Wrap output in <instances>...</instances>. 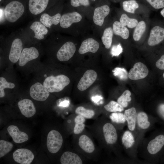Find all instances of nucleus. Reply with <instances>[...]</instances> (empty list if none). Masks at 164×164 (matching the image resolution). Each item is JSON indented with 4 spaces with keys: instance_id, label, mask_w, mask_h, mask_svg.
Masks as SVG:
<instances>
[{
    "instance_id": "1",
    "label": "nucleus",
    "mask_w": 164,
    "mask_h": 164,
    "mask_svg": "<svg viewBox=\"0 0 164 164\" xmlns=\"http://www.w3.org/2000/svg\"><path fill=\"white\" fill-rule=\"evenodd\" d=\"M89 127L92 134L101 145L111 148L117 144L118 133L116 127L111 121L99 118Z\"/></svg>"
},
{
    "instance_id": "2",
    "label": "nucleus",
    "mask_w": 164,
    "mask_h": 164,
    "mask_svg": "<svg viewBox=\"0 0 164 164\" xmlns=\"http://www.w3.org/2000/svg\"><path fill=\"white\" fill-rule=\"evenodd\" d=\"M75 146L77 150L86 157L92 158L96 154V147L91 136L84 132L76 135Z\"/></svg>"
},
{
    "instance_id": "3",
    "label": "nucleus",
    "mask_w": 164,
    "mask_h": 164,
    "mask_svg": "<svg viewBox=\"0 0 164 164\" xmlns=\"http://www.w3.org/2000/svg\"><path fill=\"white\" fill-rule=\"evenodd\" d=\"M1 14L7 22L10 23H14L17 21L24 15L25 8L23 4L21 2L14 0L8 3L5 7Z\"/></svg>"
},
{
    "instance_id": "4",
    "label": "nucleus",
    "mask_w": 164,
    "mask_h": 164,
    "mask_svg": "<svg viewBox=\"0 0 164 164\" xmlns=\"http://www.w3.org/2000/svg\"><path fill=\"white\" fill-rule=\"evenodd\" d=\"M70 83V79L67 76L64 75H60L46 77L43 85L50 92H57L62 91Z\"/></svg>"
},
{
    "instance_id": "5",
    "label": "nucleus",
    "mask_w": 164,
    "mask_h": 164,
    "mask_svg": "<svg viewBox=\"0 0 164 164\" xmlns=\"http://www.w3.org/2000/svg\"><path fill=\"white\" fill-rule=\"evenodd\" d=\"M26 32L28 33H24L26 34H28V35L24 34L26 38L41 40L44 39L47 36L49 29L39 20L31 23L26 28Z\"/></svg>"
},
{
    "instance_id": "6",
    "label": "nucleus",
    "mask_w": 164,
    "mask_h": 164,
    "mask_svg": "<svg viewBox=\"0 0 164 164\" xmlns=\"http://www.w3.org/2000/svg\"><path fill=\"white\" fill-rule=\"evenodd\" d=\"M24 37L22 34L13 35L12 38L11 47L9 55V58L12 63H16L19 59L23 49V41L22 39Z\"/></svg>"
},
{
    "instance_id": "7",
    "label": "nucleus",
    "mask_w": 164,
    "mask_h": 164,
    "mask_svg": "<svg viewBox=\"0 0 164 164\" xmlns=\"http://www.w3.org/2000/svg\"><path fill=\"white\" fill-rule=\"evenodd\" d=\"M63 143V137L60 132L55 130L49 132L47 136L46 145L50 153L54 154L57 152L61 148Z\"/></svg>"
},
{
    "instance_id": "8",
    "label": "nucleus",
    "mask_w": 164,
    "mask_h": 164,
    "mask_svg": "<svg viewBox=\"0 0 164 164\" xmlns=\"http://www.w3.org/2000/svg\"><path fill=\"white\" fill-rule=\"evenodd\" d=\"M76 50L74 43L71 41L67 42L58 50L56 53V57L61 61H68L73 56Z\"/></svg>"
},
{
    "instance_id": "9",
    "label": "nucleus",
    "mask_w": 164,
    "mask_h": 164,
    "mask_svg": "<svg viewBox=\"0 0 164 164\" xmlns=\"http://www.w3.org/2000/svg\"><path fill=\"white\" fill-rule=\"evenodd\" d=\"M29 94L32 98L40 101L46 100L50 95L47 89L39 82H36L30 87Z\"/></svg>"
},
{
    "instance_id": "10",
    "label": "nucleus",
    "mask_w": 164,
    "mask_h": 164,
    "mask_svg": "<svg viewBox=\"0 0 164 164\" xmlns=\"http://www.w3.org/2000/svg\"><path fill=\"white\" fill-rule=\"evenodd\" d=\"M50 0H29L28 9L33 16H39L46 11Z\"/></svg>"
},
{
    "instance_id": "11",
    "label": "nucleus",
    "mask_w": 164,
    "mask_h": 164,
    "mask_svg": "<svg viewBox=\"0 0 164 164\" xmlns=\"http://www.w3.org/2000/svg\"><path fill=\"white\" fill-rule=\"evenodd\" d=\"M34 155L30 150L24 148L18 149L13 154L15 161L21 164H30L34 158Z\"/></svg>"
},
{
    "instance_id": "12",
    "label": "nucleus",
    "mask_w": 164,
    "mask_h": 164,
    "mask_svg": "<svg viewBox=\"0 0 164 164\" xmlns=\"http://www.w3.org/2000/svg\"><path fill=\"white\" fill-rule=\"evenodd\" d=\"M148 73V69L145 65L141 62H137L130 70L128 77L132 80H136L145 78Z\"/></svg>"
},
{
    "instance_id": "13",
    "label": "nucleus",
    "mask_w": 164,
    "mask_h": 164,
    "mask_svg": "<svg viewBox=\"0 0 164 164\" xmlns=\"http://www.w3.org/2000/svg\"><path fill=\"white\" fill-rule=\"evenodd\" d=\"M97 77V73L94 70H87L78 84V89L80 91L86 90L95 82Z\"/></svg>"
},
{
    "instance_id": "14",
    "label": "nucleus",
    "mask_w": 164,
    "mask_h": 164,
    "mask_svg": "<svg viewBox=\"0 0 164 164\" xmlns=\"http://www.w3.org/2000/svg\"><path fill=\"white\" fill-rule=\"evenodd\" d=\"M39 55L38 50L34 47L24 48L19 59V64L23 67L29 61L37 58Z\"/></svg>"
},
{
    "instance_id": "15",
    "label": "nucleus",
    "mask_w": 164,
    "mask_h": 164,
    "mask_svg": "<svg viewBox=\"0 0 164 164\" xmlns=\"http://www.w3.org/2000/svg\"><path fill=\"white\" fill-rule=\"evenodd\" d=\"M82 19L81 15L77 12L67 13L61 15L60 25L63 29L69 28L74 23L80 22Z\"/></svg>"
},
{
    "instance_id": "16",
    "label": "nucleus",
    "mask_w": 164,
    "mask_h": 164,
    "mask_svg": "<svg viewBox=\"0 0 164 164\" xmlns=\"http://www.w3.org/2000/svg\"><path fill=\"white\" fill-rule=\"evenodd\" d=\"M164 40V28L159 26L154 27L151 29L148 43L150 46L158 45Z\"/></svg>"
},
{
    "instance_id": "17",
    "label": "nucleus",
    "mask_w": 164,
    "mask_h": 164,
    "mask_svg": "<svg viewBox=\"0 0 164 164\" xmlns=\"http://www.w3.org/2000/svg\"><path fill=\"white\" fill-rule=\"evenodd\" d=\"M61 17L59 13L51 15L45 12L39 15V20L48 29H50L53 26L60 24Z\"/></svg>"
},
{
    "instance_id": "18",
    "label": "nucleus",
    "mask_w": 164,
    "mask_h": 164,
    "mask_svg": "<svg viewBox=\"0 0 164 164\" xmlns=\"http://www.w3.org/2000/svg\"><path fill=\"white\" fill-rule=\"evenodd\" d=\"M18 106L22 114L26 117H31L36 113L35 107L30 100L27 99L22 100L18 102Z\"/></svg>"
},
{
    "instance_id": "19",
    "label": "nucleus",
    "mask_w": 164,
    "mask_h": 164,
    "mask_svg": "<svg viewBox=\"0 0 164 164\" xmlns=\"http://www.w3.org/2000/svg\"><path fill=\"white\" fill-rule=\"evenodd\" d=\"M164 145V135H159L148 142L147 150L150 155H154L159 152Z\"/></svg>"
},
{
    "instance_id": "20",
    "label": "nucleus",
    "mask_w": 164,
    "mask_h": 164,
    "mask_svg": "<svg viewBox=\"0 0 164 164\" xmlns=\"http://www.w3.org/2000/svg\"><path fill=\"white\" fill-rule=\"evenodd\" d=\"M110 9L109 6L104 5L96 8L94 10L93 17V20L95 24L101 26L104 19L109 14Z\"/></svg>"
},
{
    "instance_id": "21",
    "label": "nucleus",
    "mask_w": 164,
    "mask_h": 164,
    "mask_svg": "<svg viewBox=\"0 0 164 164\" xmlns=\"http://www.w3.org/2000/svg\"><path fill=\"white\" fill-rule=\"evenodd\" d=\"M99 44L98 42L92 38H89L82 43L78 50L79 53L83 54L91 52H96L99 49Z\"/></svg>"
},
{
    "instance_id": "22",
    "label": "nucleus",
    "mask_w": 164,
    "mask_h": 164,
    "mask_svg": "<svg viewBox=\"0 0 164 164\" xmlns=\"http://www.w3.org/2000/svg\"><path fill=\"white\" fill-rule=\"evenodd\" d=\"M7 131L13 141L16 143H23L28 139V135L26 133L20 131L16 126H9L7 128Z\"/></svg>"
},
{
    "instance_id": "23",
    "label": "nucleus",
    "mask_w": 164,
    "mask_h": 164,
    "mask_svg": "<svg viewBox=\"0 0 164 164\" xmlns=\"http://www.w3.org/2000/svg\"><path fill=\"white\" fill-rule=\"evenodd\" d=\"M60 160L62 164H82L83 162L78 155L70 151L64 152L61 156Z\"/></svg>"
},
{
    "instance_id": "24",
    "label": "nucleus",
    "mask_w": 164,
    "mask_h": 164,
    "mask_svg": "<svg viewBox=\"0 0 164 164\" xmlns=\"http://www.w3.org/2000/svg\"><path fill=\"white\" fill-rule=\"evenodd\" d=\"M124 115L129 130L134 131L135 128L137 113L134 107L126 109L124 112Z\"/></svg>"
},
{
    "instance_id": "25",
    "label": "nucleus",
    "mask_w": 164,
    "mask_h": 164,
    "mask_svg": "<svg viewBox=\"0 0 164 164\" xmlns=\"http://www.w3.org/2000/svg\"><path fill=\"white\" fill-rule=\"evenodd\" d=\"M74 117V126L73 132L75 135H79L82 133L85 129V118L83 116L77 114Z\"/></svg>"
},
{
    "instance_id": "26",
    "label": "nucleus",
    "mask_w": 164,
    "mask_h": 164,
    "mask_svg": "<svg viewBox=\"0 0 164 164\" xmlns=\"http://www.w3.org/2000/svg\"><path fill=\"white\" fill-rule=\"evenodd\" d=\"M113 30L115 35L119 36L124 39H127L129 36L128 29L120 22L116 21L114 22Z\"/></svg>"
},
{
    "instance_id": "27",
    "label": "nucleus",
    "mask_w": 164,
    "mask_h": 164,
    "mask_svg": "<svg viewBox=\"0 0 164 164\" xmlns=\"http://www.w3.org/2000/svg\"><path fill=\"white\" fill-rule=\"evenodd\" d=\"M136 124L140 129L145 130L149 128L150 123L148 116L145 112L141 111L137 113Z\"/></svg>"
},
{
    "instance_id": "28",
    "label": "nucleus",
    "mask_w": 164,
    "mask_h": 164,
    "mask_svg": "<svg viewBox=\"0 0 164 164\" xmlns=\"http://www.w3.org/2000/svg\"><path fill=\"white\" fill-rule=\"evenodd\" d=\"M135 142L134 136L130 130H127L123 133L121 137V142L124 147L126 149L132 148Z\"/></svg>"
},
{
    "instance_id": "29",
    "label": "nucleus",
    "mask_w": 164,
    "mask_h": 164,
    "mask_svg": "<svg viewBox=\"0 0 164 164\" xmlns=\"http://www.w3.org/2000/svg\"><path fill=\"white\" fill-rule=\"evenodd\" d=\"M75 113L76 114L80 115L86 119L94 118L97 117L94 110L87 109L82 106L77 107L75 110Z\"/></svg>"
},
{
    "instance_id": "30",
    "label": "nucleus",
    "mask_w": 164,
    "mask_h": 164,
    "mask_svg": "<svg viewBox=\"0 0 164 164\" xmlns=\"http://www.w3.org/2000/svg\"><path fill=\"white\" fill-rule=\"evenodd\" d=\"M113 33V29L111 27L105 29L104 31L101 39L106 49H109L111 47Z\"/></svg>"
},
{
    "instance_id": "31",
    "label": "nucleus",
    "mask_w": 164,
    "mask_h": 164,
    "mask_svg": "<svg viewBox=\"0 0 164 164\" xmlns=\"http://www.w3.org/2000/svg\"><path fill=\"white\" fill-rule=\"evenodd\" d=\"M146 25L145 22L141 21L138 23L134 31L133 38L135 41H138L145 32Z\"/></svg>"
},
{
    "instance_id": "32",
    "label": "nucleus",
    "mask_w": 164,
    "mask_h": 164,
    "mask_svg": "<svg viewBox=\"0 0 164 164\" xmlns=\"http://www.w3.org/2000/svg\"><path fill=\"white\" fill-rule=\"evenodd\" d=\"M109 118L111 122L115 124H124L126 122L124 114L120 112H112Z\"/></svg>"
},
{
    "instance_id": "33",
    "label": "nucleus",
    "mask_w": 164,
    "mask_h": 164,
    "mask_svg": "<svg viewBox=\"0 0 164 164\" xmlns=\"http://www.w3.org/2000/svg\"><path fill=\"white\" fill-rule=\"evenodd\" d=\"M120 22L124 26H127L130 28L135 27L138 23L136 19L130 18L125 14L121 15L120 19Z\"/></svg>"
},
{
    "instance_id": "34",
    "label": "nucleus",
    "mask_w": 164,
    "mask_h": 164,
    "mask_svg": "<svg viewBox=\"0 0 164 164\" xmlns=\"http://www.w3.org/2000/svg\"><path fill=\"white\" fill-rule=\"evenodd\" d=\"M123 9L125 11L134 14L135 10L139 7V5L135 0L124 1L122 4Z\"/></svg>"
},
{
    "instance_id": "35",
    "label": "nucleus",
    "mask_w": 164,
    "mask_h": 164,
    "mask_svg": "<svg viewBox=\"0 0 164 164\" xmlns=\"http://www.w3.org/2000/svg\"><path fill=\"white\" fill-rule=\"evenodd\" d=\"M104 109L107 111L110 112H120L124 110V108L117 102L111 101L104 106Z\"/></svg>"
},
{
    "instance_id": "36",
    "label": "nucleus",
    "mask_w": 164,
    "mask_h": 164,
    "mask_svg": "<svg viewBox=\"0 0 164 164\" xmlns=\"http://www.w3.org/2000/svg\"><path fill=\"white\" fill-rule=\"evenodd\" d=\"M131 94L129 91L125 90L118 99L117 102L124 108L127 107L128 102L130 101L132 99L130 97Z\"/></svg>"
},
{
    "instance_id": "37",
    "label": "nucleus",
    "mask_w": 164,
    "mask_h": 164,
    "mask_svg": "<svg viewBox=\"0 0 164 164\" xmlns=\"http://www.w3.org/2000/svg\"><path fill=\"white\" fill-rule=\"evenodd\" d=\"M13 147V144L9 142L4 140L0 141V158H1L8 153Z\"/></svg>"
},
{
    "instance_id": "38",
    "label": "nucleus",
    "mask_w": 164,
    "mask_h": 164,
    "mask_svg": "<svg viewBox=\"0 0 164 164\" xmlns=\"http://www.w3.org/2000/svg\"><path fill=\"white\" fill-rule=\"evenodd\" d=\"M15 87L14 83L9 82L2 77H0V97H3L5 95L4 89L5 88L13 89Z\"/></svg>"
},
{
    "instance_id": "39",
    "label": "nucleus",
    "mask_w": 164,
    "mask_h": 164,
    "mask_svg": "<svg viewBox=\"0 0 164 164\" xmlns=\"http://www.w3.org/2000/svg\"><path fill=\"white\" fill-rule=\"evenodd\" d=\"M114 75L122 80H125L128 78V74L126 70L123 68L116 67L112 71Z\"/></svg>"
},
{
    "instance_id": "40",
    "label": "nucleus",
    "mask_w": 164,
    "mask_h": 164,
    "mask_svg": "<svg viewBox=\"0 0 164 164\" xmlns=\"http://www.w3.org/2000/svg\"><path fill=\"white\" fill-rule=\"evenodd\" d=\"M154 9H159L164 8V0H146Z\"/></svg>"
},
{
    "instance_id": "41",
    "label": "nucleus",
    "mask_w": 164,
    "mask_h": 164,
    "mask_svg": "<svg viewBox=\"0 0 164 164\" xmlns=\"http://www.w3.org/2000/svg\"><path fill=\"white\" fill-rule=\"evenodd\" d=\"M70 3L74 7H77L81 5L87 6L90 5L89 0H70Z\"/></svg>"
},
{
    "instance_id": "42",
    "label": "nucleus",
    "mask_w": 164,
    "mask_h": 164,
    "mask_svg": "<svg viewBox=\"0 0 164 164\" xmlns=\"http://www.w3.org/2000/svg\"><path fill=\"white\" fill-rule=\"evenodd\" d=\"M123 49L120 44L113 45L111 49V53L113 56H118L122 52Z\"/></svg>"
},
{
    "instance_id": "43",
    "label": "nucleus",
    "mask_w": 164,
    "mask_h": 164,
    "mask_svg": "<svg viewBox=\"0 0 164 164\" xmlns=\"http://www.w3.org/2000/svg\"><path fill=\"white\" fill-rule=\"evenodd\" d=\"M155 66L160 70H164V54L156 62Z\"/></svg>"
},
{
    "instance_id": "44",
    "label": "nucleus",
    "mask_w": 164,
    "mask_h": 164,
    "mask_svg": "<svg viewBox=\"0 0 164 164\" xmlns=\"http://www.w3.org/2000/svg\"><path fill=\"white\" fill-rule=\"evenodd\" d=\"M157 112L159 116L164 120V104H161L159 105Z\"/></svg>"
},
{
    "instance_id": "45",
    "label": "nucleus",
    "mask_w": 164,
    "mask_h": 164,
    "mask_svg": "<svg viewBox=\"0 0 164 164\" xmlns=\"http://www.w3.org/2000/svg\"><path fill=\"white\" fill-rule=\"evenodd\" d=\"M102 99V97L101 96L98 95L93 96L91 98L92 100L95 103L97 102Z\"/></svg>"
},
{
    "instance_id": "46",
    "label": "nucleus",
    "mask_w": 164,
    "mask_h": 164,
    "mask_svg": "<svg viewBox=\"0 0 164 164\" xmlns=\"http://www.w3.org/2000/svg\"><path fill=\"white\" fill-rule=\"evenodd\" d=\"M69 104V102L68 101H65L61 102L60 104V105L63 107H67Z\"/></svg>"
},
{
    "instance_id": "47",
    "label": "nucleus",
    "mask_w": 164,
    "mask_h": 164,
    "mask_svg": "<svg viewBox=\"0 0 164 164\" xmlns=\"http://www.w3.org/2000/svg\"><path fill=\"white\" fill-rule=\"evenodd\" d=\"M160 14L162 15L164 17V8L161 10Z\"/></svg>"
},
{
    "instance_id": "48",
    "label": "nucleus",
    "mask_w": 164,
    "mask_h": 164,
    "mask_svg": "<svg viewBox=\"0 0 164 164\" xmlns=\"http://www.w3.org/2000/svg\"><path fill=\"white\" fill-rule=\"evenodd\" d=\"M163 77L164 78V73H163Z\"/></svg>"
},
{
    "instance_id": "49",
    "label": "nucleus",
    "mask_w": 164,
    "mask_h": 164,
    "mask_svg": "<svg viewBox=\"0 0 164 164\" xmlns=\"http://www.w3.org/2000/svg\"><path fill=\"white\" fill-rule=\"evenodd\" d=\"M2 0H0V1L1 2Z\"/></svg>"
},
{
    "instance_id": "50",
    "label": "nucleus",
    "mask_w": 164,
    "mask_h": 164,
    "mask_svg": "<svg viewBox=\"0 0 164 164\" xmlns=\"http://www.w3.org/2000/svg\"><path fill=\"white\" fill-rule=\"evenodd\" d=\"M93 0V1H95V0Z\"/></svg>"
}]
</instances>
